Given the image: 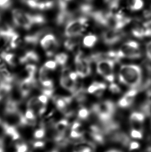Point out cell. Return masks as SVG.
<instances>
[{
	"mask_svg": "<svg viewBox=\"0 0 151 152\" xmlns=\"http://www.w3.org/2000/svg\"><path fill=\"white\" fill-rule=\"evenodd\" d=\"M142 70L135 64H124L121 66L118 72L119 81L131 88L139 89L143 81Z\"/></svg>",
	"mask_w": 151,
	"mask_h": 152,
	"instance_id": "6da1fadb",
	"label": "cell"
},
{
	"mask_svg": "<svg viewBox=\"0 0 151 152\" xmlns=\"http://www.w3.org/2000/svg\"><path fill=\"white\" fill-rule=\"evenodd\" d=\"M116 108L114 103L110 100H105L94 104L92 111L102 125L113 120V117Z\"/></svg>",
	"mask_w": 151,
	"mask_h": 152,
	"instance_id": "7a4b0ae2",
	"label": "cell"
},
{
	"mask_svg": "<svg viewBox=\"0 0 151 152\" xmlns=\"http://www.w3.org/2000/svg\"><path fill=\"white\" fill-rule=\"evenodd\" d=\"M129 152H141V151H140V150H139V149H138V150H135L129 151Z\"/></svg>",
	"mask_w": 151,
	"mask_h": 152,
	"instance_id": "d6a6232c",
	"label": "cell"
},
{
	"mask_svg": "<svg viewBox=\"0 0 151 152\" xmlns=\"http://www.w3.org/2000/svg\"><path fill=\"white\" fill-rule=\"evenodd\" d=\"M54 60L58 65L65 66L68 60V56L64 53H57L54 56Z\"/></svg>",
	"mask_w": 151,
	"mask_h": 152,
	"instance_id": "44dd1931",
	"label": "cell"
},
{
	"mask_svg": "<svg viewBox=\"0 0 151 152\" xmlns=\"http://www.w3.org/2000/svg\"><path fill=\"white\" fill-rule=\"evenodd\" d=\"M125 34L122 30L109 28L102 33V37L105 43L108 45H113L122 39Z\"/></svg>",
	"mask_w": 151,
	"mask_h": 152,
	"instance_id": "9c48e42d",
	"label": "cell"
},
{
	"mask_svg": "<svg viewBox=\"0 0 151 152\" xmlns=\"http://www.w3.org/2000/svg\"><path fill=\"white\" fill-rule=\"evenodd\" d=\"M78 37H70L66 39L64 43V48L69 51H73L79 43V39H78Z\"/></svg>",
	"mask_w": 151,
	"mask_h": 152,
	"instance_id": "d6986e66",
	"label": "cell"
},
{
	"mask_svg": "<svg viewBox=\"0 0 151 152\" xmlns=\"http://www.w3.org/2000/svg\"><path fill=\"white\" fill-rule=\"evenodd\" d=\"M25 69L31 76L36 77L37 73V66L34 64H27L25 66Z\"/></svg>",
	"mask_w": 151,
	"mask_h": 152,
	"instance_id": "603a6c76",
	"label": "cell"
},
{
	"mask_svg": "<svg viewBox=\"0 0 151 152\" xmlns=\"http://www.w3.org/2000/svg\"><path fill=\"white\" fill-rule=\"evenodd\" d=\"M95 150L94 143L82 140L76 145L74 152H95Z\"/></svg>",
	"mask_w": 151,
	"mask_h": 152,
	"instance_id": "9a60e30c",
	"label": "cell"
},
{
	"mask_svg": "<svg viewBox=\"0 0 151 152\" xmlns=\"http://www.w3.org/2000/svg\"><path fill=\"white\" fill-rule=\"evenodd\" d=\"M44 66H45L49 70L54 71L57 68L58 64L55 60H49L46 62Z\"/></svg>",
	"mask_w": 151,
	"mask_h": 152,
	"instance_id": "484cf974",
	"label": "cell"
},
{
	"mask_svg": "<svg viewBox=\"0 0 151 152\" xmlns=\"http://www.w3.org/2000/svg\"><path fill=\"white\" fill-rule=\"evenodd\" d=\"M109 91L113 94H119L121 92V89L118 85L115 83H111L110 85L109 86Z\"/></svg>",
	"mask_w": 151,
	"mask_h": 152,
	"instance_id": "4316f807",
	"label": "cell"
},
{
	"mask_svg": "<svg viewBox=\"0 0 151 152\" xmlns=\"http://www.w3.org/2000/svg\"><path fill=\"white\" fill-rule=\"evenodd\" d=\"M90 112L86 107H81L78 111L77 116L81 120H86L89 117Z\"/></svg>",
	"mask_w": 151,
	"mask_h": 152,
	"instance_id": "7402d4cb",
	"label": "cell"
},
{
	"mask_svg": "<svg viewBox=\"0 0 151 152\" xmlns=\"http://www.w3.org/2000/svg\"><path fill=\"white\" fill-rule=\"evenodd\" d=\"M130 136L134 139H141L143 138L142 131L140 130L132 129L131 130Z\"/></svg>",
	"mask_w": 151,
	"mask_h": 152,
	"instance_id": "cb8c5ba5",
	"label": "cell"
},
{
	"mask_svg": "<svg viewBox=\"0 0 151 152\" xmlns=\"http://www.w3.org/2000/svg\"><path fill=\"white\" fill-rule=\"evenodd\" d=\"M25 117L27 119H37V115L34 113V112L31 109H28L25 114Z\"/></svg>",
	"mask_w": 151,
	"mask_h": 152,
	"instance_id": "83f0119b",
	"label": "cell"
},
{
	"mask_svg": "<svg viewBox=\"0 0 151 152\" xmlns=\"http://www.w3.org/2000/svg\"><path fill=\"white\" fill-rule=\"evenodd\" d=\"M145 52L147 58L151 61V41L147 44L145 47Z\"/></svg>",
	"mask_w": 151,
	"mask_h": 152,
	"instance_id": "f546056e",
	"label": "cell"
},
{
	"mask_svg": "<svg viewBox=\"0 0 151 152\" xmlns=\"http://www.w3.org/2000/svg\"><path fill=\"white\" fill-rule=\"evenodd\" d=\"M150 12H151V10H150Z\"/></svg>",
	"mask_w": 151,
	"mask_h": 152,
	"instance_id": "836d02e7",
	"label": "cell"
},
{
	"mask_svg": "<svg viewBox=\"0 0 151 152\" xmlns=\"http://www.w3.org/2000/svg\"><path fill=\"white\" fill-rule=\"evenodd\" d=\"M91 60L84 56L81 52H78L75 58L76 72L81 78L89 76L91 73Z\"/></svg>",
	"mask_w": 151,
	"mask_h": 152,
	"instance_id": "52a82bcc",
	"label": "cell"
},
{
	"mask_svg": "<svg viewBox=\"0 0 151 152\" xmlns=\"http://www.w3.org/2000/svg\"><path fill=\"white\" fill-rule=\"evenodd\" d=\"M98 40L97 37L95 34L86 35L83 39V45L86 48L94 47Z\"/></svg>",
	"mask_w": 151,
	"mask_h": 152,
	"instance_id": "ac0fdd59",
	"label": "cell"
},
{
	"mask_svg": "<svg viewBox=\"0 0 151 152\" xmlns=\"http://www.w3.org/2000/svg\"><path fill=\"white\" fill-rule=\"evenodd\" d=\"M128 5L130 10L136 12L143 8L144 2L143 0H128Z\"/></svg>",
	"mask_w": 151,
	"mask_h": 152,
	"instance_id": "ffe728a7",
	"label": "cell"
},
{
	"mask_svg": "<svg viewBox=\"0 0 151 152\" xmlns=\"http://www.w3.org/2000/svg\"><path fill=\"white\" fill-rule=\"evenodd\" d=\"M60 85L64 89L69 91L72 94H74L77 89V82L72 80L70 76L65 77H60Z\"/></svg>",
	"mask_w": 151,
	"mask_h": 152,
	"instance_id": "4fadbf2b",
	"label": "cell"
},
{
	"mask_svg": "<svg viewBox=\"0 0 151 152\" xmlns=\"http://www.w3.org/2000/svg\"><path fill=\"white\" fill-rule=\"evenodd\" d=\"M27 151V146L26 144H19L17 146V151L16 152H26Z\"/></svg>",
	"mask_w": 151,
	"mask_h": 152,
	"instance_id": "4dcf8cb0",
	"label": "cell"
},
{
	"mask_svg": "<svg viewBox=\"0 0 151 152\" xmlns=\"http://www.w3.org/2000/svg\"><path fill=\"white\" fill-rule=\"evenodd\" d=\"M131 33L135 37L138 39H143L145 37V29L143 26V23H138L133 27Z\"/></svg>",
	"mask_w": 151,
	"mask_h": 152,
	"instance_id": "e0dca14e",
	"label": "cell"
},
{
	"mask_svg": "<svg viewBox=\"0 0 151 152\" xmlns=\"http://www.w3.org/2000/svg\"><path fill=\"white\" fill-rule=\"evenodd\" d=\"M88 20V17L84 15L73 19L66 24L64 35L68 38L80 37L86 30Z\"/></svg>",
	"mask_w": 151,
	"mask_h": 152,
	"instance_id": "3957f363",
	"label": "cell"
},
{
	"mask_svg": "<svg viewBox=\"0 0 151 152\" xmlns=\"http://www.w3.org/2000/svg\"><path fill=\"white\" fill-rule=\"evenodd\" d=\"M89 134L92 139L97 143L102 144L105 141L106 135L102 128H100L98 126H91L89 129Z\"/></svg>",
	"mask_w": 151,
	"mask_h": 152,
	"instance_id": "7c38bea8",
	"label": "cell"
},
{
	"mask_svg": "<svg viewBox=\"0 0 151 152\" xmlns=\"http://www.w3.org/2000/svg\"><path fill=\"white\" fill-rule=\"evenodd\" d=\"M106 89V85L104 83L94 82L88 87L87 91L90 94H94L100 97Z\"/></svg>",
	"mask_w": 151,
	"mask_h": 152,
	"instance_id": "5bb4252c",
	"label": "cell"
},
{
	"mask_svg": "<svg viewBox=\"0 0 151 152\" xmlns=\"http://www.w3.org/2000/svg\"><path fill=\"white\" fill-rule=\"evenodd\" d=\"M12 18L15 26L26 30H30L34 26L32 14L20 10L14 9L12 10Z\"/></svg>",
	"mask_w": 151,
	"mask_h": 152,
	"instance_id": "8992f818",
	"label": "cell"
},
{
	"mask_svg": "<svg viewBox=\"0 0 151 152\" xmlns=\"http://www.w3.org/2000/svg\"><path fill=\"white\" fill-rule=\"evenodd\" d=\"M12 5V0H0V10H6Z\"/></svg>",
	"mask_w": 151,
	"mask_h": 152,
	"instance_id": "d4e9b609",
	"label": "cell"
},
{
	"mask_svg": "<svg viewBox=\"0 0 151 152\" xmlns=\"http://www.w3.org/2000/svg\"><path fill=\"white\" fill-rule=\"evenodd\" d=\"M2 126L6 135L9 136L13 140L18 139L20 134L15 126L9 125L4 121L2 123Z\"/></svg>",
	"mask_w": 151,
	"mask_h": 152,
	"instance_id": "2e32d148",
	"label": "cell"
},
{
	"mask_svg": "<svg viewBox=\"0 0 151 152\" xmlns=\"http://www.w3.org/2000/svg\"><path fill=\"white\" fill-rule=\"evenodd\" d=\"M106 152H122L118 150H110Z\"/></svg>",
	"mask_w": 151,
	"mask_h": 152,
	"instance_id": "1f68e13d",
	"label": "cell"
},
{
	"mask_svg": "<svg viewBox=\"0 0 151 152\" xmlns=\"http://www.w3.org/2000/svg\"><path fill=\"white\" fill-rule=\"evenodd\" d=\"M146 115L141 111H135L131 114L129 121L132 129L142 130V125L144 121Z\"/></svg>",
	"mask_w": 151,
	"mask_h": 152,
	"instance_id": "8fae6325",
	"label": "cell"
},
{
	"mask_svg": "<svg viewBox=\"0 0 151 152\" xmlns=\"http://www.w3.org/2000/svg\"><path fill=\"white\" fill-rule=\"evenodd\" d=\"M41 47L45 51L47 57H52L55 55L60 47V42L55 35L48 33L45 35L40 41Z\"/></svg>",
	"mask_w": 151,
	"mask_h": 152,
	"instance_id": "ba28073f",
	"label": "cell"
},
{
	"mask_svg": "<svg viewBox=\"0 0 151 152\" xmlns=\"http://www.w3.org/2000/svg\"><path fill=\"white\" fill-rule=\"evenodd\" d=\"M38 99L39 102H41V103H42L44 104L47 105V104L49 102V98L43 94L39 95L38 96Z\"/></svg>",
	"mask_w": 151,
	"mask_h": 152,
	"instance_id": "f1b7e54d",
	"label": "cell"
},
{
	"mask_svg": "<svg viewBox=\"0 0 151 152\" xmlns=\"http://www.w3.org/2000/svg\"><path fill=\"white\" fill-rule=\"evenodd\" d=\"M115 62L109 58H103L97 62L96 70L106 80L113 83L114 80V69Z\"/></svg>",
	"mask_w": 151,
	"mask_h": 152,
	"instance_id": "5b68a950",
	"label": "cell"
},
{
	"mask_svg": "<svg viewBox=\"0 0 151 152\" xmlns=\"http://www.w3.org/2000/svg\"><path fill=\"white\" fill-rule=\"evenodd\" d=\"M138 91L136 89H131L125 94L118 100V105L122 108H127L133 104L136 96L138 94Z\"/></svg>",
	"mask_w": 151,
	"mask_h": 152,
	"instance_id": "30bf717a",
	"label": "cell"
},
{
	"mask_svg": "<svg viewBox=\"0 0 151 152\" xmlns=\"http://www.w3.org/2000/svg\"><path fill=\"white\" fill-rule=\"evenodd\" d=\"M117 53L120 60L123 58L139 59L142 56L140 45L135 41H129L123 44Z\"/></svg>",
	"mask_w": 151,
	"mask_h": 152,
	"instance_id": "277c9868",
	"label": "cell"
}]
</instances>
